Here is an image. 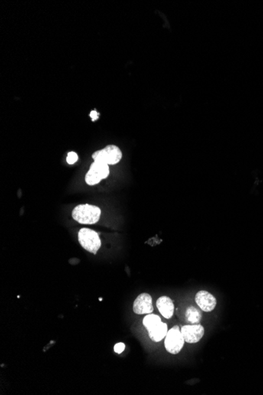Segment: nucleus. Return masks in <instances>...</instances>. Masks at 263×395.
Masks as SVG:
<instances>
[{
    "label": "nucleus",
    "instance_id": "nucleus-1",
    "mask_svg": "<svg viewBox=\"0 0 263 395\" xmlns=\"http://www.w3.org/2000/svg\"><path fill=\"white\" fill-rule=\"evenodd\" d=\"M101 210L97 206L90 205H80L72 212V217L76 222L82 224H95L99 220Z\"/></svg>",
    "mask_w": 263,
    "mask_h": 395
},
{
    "label": "nucleus",
    "instance_id": "nucleus-2",
    "mask_svg": "<svg viewBox=\"0 0 263 395\" xmlns=\"http://www.w3.org/2000/svg\"><path fill=\"white\" fill-rule=\"evenodd\" d=\"M81 245L87 251L96 254L101 247V241L98 233L88 228H82L78 233Z\"/></svg>",
    "mask_w": 263,
    "mask_h": 395
},
{
    "label": "nucleus",
    "instance_id": "nucleus-3",
    "mask_svg": "<svg viewBox=\"0 0 263 395\" xmlns=\"http://www.w3.org/2000/svg\"><path fill=\"white\" fill-rule=\"evenodd\" d=\"M110 174L109 165L102 162L94 161L85 176V182L89 186H95L102 179H107Z\"/></svg>",
    "mask_w": 263,
    "mask_h": 395
},
{
    "label": "nucleus",
    "instance_id": "nucleus-4",
    "mask_svg": "<svg viewBox=\"0 0 263 395\" xmlns=\"http://www.w3.org/2000/svg\"><path fill=\"white\" fill-rule=\"evenodd\" d=\"M185 338L178 326L169 330L165 339V347L170 354H177L181 351L185 345Z\"/></svg>",
    "mask_w": 263,
    "mask_h": 395
},
{
    "label": "nucleus",
    "instance_id": "nucleus-5",
    "mask_svg": "<svg viewBox=\"0 0 263 395\" xmlns=\"http://www.w3.org/2000/svg\"><path fill=\"white\" fill-rule=\"evenodd\" d=\"M122 153L119 147L115 145H108L102 150L95 152L92 155L95 161L102 162L108 165H115L119 163Z\"/></svg>",
    "mask_w": 263,
    "mask_h": 395
},
{
    "label": "nucleus",
    "instance_id": "nucleus-6",
    "mask_svg": "<svg viewBox=\"0 0 263 395\" xmlns=\"http://www.w3.org/2000/svg\"><path fill=\"white\" fill-rule=\"evenodd\" d=\"M182 335L188 343H196L200 341L204 335V328L200 324H190L182 327Z\"/></svg>",
    "mask_w": 263,
    "mask_h": 395
},
{
    "label": "nucleus",
    "instance_id": "nucleus-7",
    "mask_svg": "<svg viewBox=\"0 0 263 395\" xmlns=\"http://www.w3.org/2000/svg\"><path fill=\"white\" fill-rule=\"evenodd\" d=\"M154 311L152 298L148 293H141L137 297L134 303V312L138 315L150 314Z\"/></svg>",
    "mask_w": 263,
    "mask_h": 395
},
{
    "label": "nucleus",
    "instance_id": "nucleus-8",
    "mask_svg": "<svg viewBox=\"0 0 263 395\" xmlns=\"http://www.w3.org/2000/svg\"><path fill=\"white\" fill-rule=\"evenodd\" d=\"M195 299H196V302L198 306L203 312H212V311L215 309V307L217 305V300L215 296H213L209 292L205 291V290H201V291L198 292L196 293Z\"/></svg>",
    "mask_w": 263,
    "mask_h": 395
},
{
    "label": "nucleus",
    "instance_id": "nucleus-9",
    "mask_svg": "<svg viewBox=\"0 0 263 395\" xmlns=\"http://www.w3.org/2000/svg\"><path fill=\"white\" fill-rule=\"evenodd\" d=\"M157 309L163 317L166 319H170L174 313V305L173 301L169 297L163 296L157 299L156 302Z\"/></svg>",
    "mask_w": 263,
    "mask_h": 395
},
{
    "label": "nucleus",
    "instance_id": "nucleus-10",
    "mask_svg": "<svg viewBox=\"0 0 263 395\" xmlns=\"http://www.w3.org/2000/svg\"><path fill=\"white\" fill-rule=\"evenodd\" d=\"M147 333H148L149 337L153 341L159 342V341H162L163 338H166V335L168 333L167 324L162 321L156 326L153 327L151 329L147 330Z\"/></svg>",
    "mask_w": 263,
    "mask_h": 395
},
{
    "label": "nucleus",
    "instance_id": "nucleus-11",
    "mask_svg": "<svg viewBox=\"0 0 263 395\" xmlns=\"http://www.w3.org/2000/svg\"><path fill=\"white\" fill-rule=\"evenodd\" d=\"M202 319L200 311L194 306H189L186 312V319L188 324H199Z\"/></svg>",
    "mask_w": 263,
    "mask_h": 395
},
{
    "label": "nucleus",
    "instance_id": "nucleus-12",
    "mask_svg": "<svg viewBox=\"0 0 263 395\" xmlns=\"http://www.w3.org/2000/svg\"><path fill=\"white\" fill-rule=\"evenodd\" d=\"M162 322L161 318L154 314H148L143 319V324L146 329L149 330Z\"/></svg>",
    "mask_w": 263,
    "mask_h": 395
},
{
    "label": "nucleus",
    "instance_id": "nucleus-13",
    "mask_svg": "<svg viewBox=\"0 0 263 395\" xmlns=\"http://www.w3.org/2000/svg\"><path fill=\"white\" fill-rule=\"evenodd\" d=\"M66 160H67V163H69V164H74L78 160L77 154H76V153H73V152L68 153L67 159H66Z\"/></svg>",
    "mask_w": 263,
    "mask_h": 395
},
{
    "label": "nucleus",
    "instance_id": "nucleus-14",
    "mask_svg": "<svg viewBox=\"0 0 263 395\" xmlns=\"http://www.w3.org/2000/svg\"><path fill=\"white\" fill-rule=\"evenodd\" d=\"M125 344L122 343V342H119V343H117L116 345H115V348H114V350H115V353L120 354L123 352L124 350H125Z\"/></svg>",
    "mask_w": 263,
    "mask_h": 395
},
{
    "label": "nucleus",
    "instance_id": "nucleus-15",
    "mask_svg": "<svg viewBox=\"0 0 263 395\" xmlns=\"http://www.w3.org/2000/svg\"><path fill=\"white\" fill-rule=\"evenodd\" d=\"M99 113L97 112L96 111H92L90 113V117L91 118H92V121H95V120H97L98 118H99Z\"/></svg>",
    "mask_w": 263,
    "mask_h": 395
}]
</instances>
